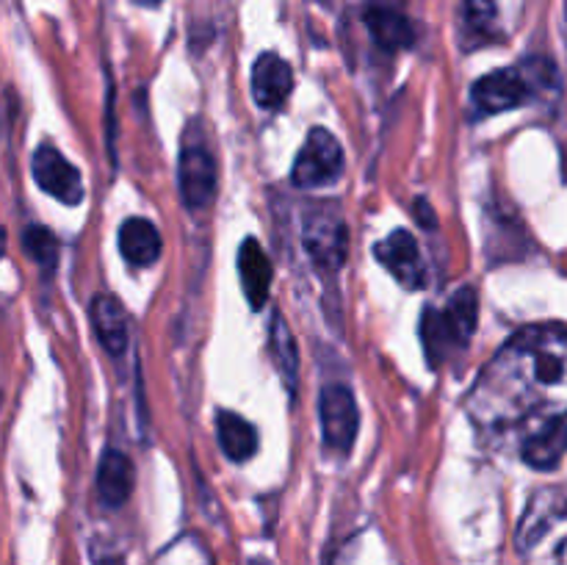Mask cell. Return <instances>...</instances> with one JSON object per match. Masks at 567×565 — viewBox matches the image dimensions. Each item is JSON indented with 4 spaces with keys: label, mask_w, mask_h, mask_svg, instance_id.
I'll list each match as a JSON object with an SVG mask.
<instances>
[{
    "label": "cell",
    "mask_w": 567,
    "mask_h": 565,
    "mask_svg": "<svg viewBox=\"0 0 567 565\" xmlns=\"http://www.w3.org/2000/svg\"><path fill=\"white\" fill-rule=\"evenodd\" d=\"M89 316H92L94 332H97L100 343L105 347V352L120 358L127 349V341H131V319H127V310L114 294H97L92 299V308H89Z\"/></svg>",
    "instance_id": "11"
},
{
    "label": "cell",
    "mask_w": 567,
    "mask_h": 565,
    "mask_svg": "<svg viewBox=\"0 0 567 565\" xmlns=\"http://www.w3.org/2000/svg\"><path fill=\"white\" fill-rule=\"evenodd\" d=\"M33 181L42 192L55 197L64 205H78L83 199V181L81 172L53 147V144H42L33 153Z\"/></svg>",
    "instance_id": "8"
},
{
    "label": "cell",
    "mask_w": 567,
    "mask_h": 565,
    "mask_svg": "<svg viewBox=\"0 0 567 565\" xmlns=\"http://www.w3.org/2000/svg\"><path fill=\"white\" fill-rule=\"evenodd\" d=\"M136 3H142V6H155V3H161V0H136Z\"/></svg>",
    "instance_id": "24"
},
{
    "label": "cell",
    "mask_w": 567,
    "mask_h": 565,
    "mask_svg": "<svg viewBox=\"0 0 567 565\" xmlns=\"http://www.w3.org/2000/svg\"><path fill=\"white\" fill-rule=\"evenodd\" d=\"M319 413H321V432H324V443L330 452L349 454L354 446L360 427L358 402L354 393L349 391L341 382H332L321 391L319 399Z\"/></svg>",
    "instance_id": "6"
},
{
    "label": "cell",
    "mask_w": 567,
    "mask_h": 565,
    "mask_svg": "<svg viewBox=\"0 0 567 565\" xmlns=\"http://www.w3.org/2000/svg\"><path fill=\"white\" fill-rule=\"evenodd\" d=\"M415 210H419V219H421V225L424 227H435V219H432V210H430V203H426V199H419V203H415Z\"/></svg>",
    "instance_id": "22"
},
{
    "label": "cell",
    "mask_w": 567,
    "mask_h": 565,
    "mask_svg": "<svg viewBox=\"0 0 567 565\" xmlns=\"http://www.w3.org/2000/svg\"><path fill=\"white\" fill-rule=\"evenodd\" d=\"M293 92V70L282 55L260 53L252 66V97L260 109H282Z\"/></svg>",
    "instance_id": "10"
},
{
    "label": "cell",
    "mask_w": 567,
    "mask_h": 565,
    "mask_svg": "<svg viewBox=\"0 0 567 565\" xmlns=\"http://www.w3.org/2000/svg\"><path fill=\"white\" fill-rule=\"evenodd\" d=\"M133 480H136V471H133L131 458L125 452H120V449H105L97 465L100 502L105 507H122L131 499Z\"/></svg>",
    "instance_id": "12"
},
{
    "label": "cell",
    "mask_w": 567,
    "mask_h": 565,
    "mask_svg": "<svg viewBox=\"0 0 567 565\" xmlns=\"http://www.w3.org/2000/svg\"><path fill=\"white\" fill-rule=\"evenodd\" d=\"M271 358H275L288 391L293 393V388H297L299 352H297V341H293L291 336V327L286 325V319H282L280 314H277L275 321H271Z\"/></svg>",
    "instance_id": "19"
},
{
    "label": "cell",
    "mask_w": 567,
    "mask_h": 565,
    "mask_svg": "<svg viewBox=\"0 0 567 565\" xmlns=\"http://www.w3.org/2000/svg\"><path fill=\"white\" fill-rule=\"evenodd\" d=\"M524 460L526 465L537 471H554L563 458L567 454V421L565 419H551L535 432V435L526 438L524 443Z\"/></svg>",
    "instance_id": "16"
},
{
    "label": "cell",
    "mask_w": 567,
    "mask_h": 565,
    "mask_svg": "<svg viewBox=\"0 0 567 565\" xmlns=\"http://www.w3.org/2000/svg\"><path fill=\"white\" fill-rule=\"evenodd\" d=\"M567 513V491L565 487H548V491H540L535 499H532L529 510H526L524 521H520L518 530V546L532 548L557 518H563Z\"/></svg>",
    "instance_id": "13"
},
{
    "label": "cell",
    "mask_w": 567,
    "mask_h": 565,
    "mask_svg": "<svg viewBox=\"0 0 567 565\" xmlns=\"http://www.w3.org/2000/svg\"><path fill=\"white\" fill-rule=\"evenodd\" d=\"M177 188H181V199L188 210H203L214 203L216 161L208 144L194 136V131H188L181 161H177Z\"/></svg>",
    "instance_id": "4"
},
{
    "label": "cell",
    "mask_w": 567,
    "mask_h": 565,
    "mask_svg": "<svg viewBox=\"0 0 567 565\" xmlns=\"http://www.w3.org/2000/svg\"><path fill=\"white\" fill-rule=\"evenodd\" d=\"M377 258L380 264L402 282L404 288H424L426 286V266L421 258L419 242L410 230H393L385 242L377 244Z\"/></svg>",
    "instance_id": "9"
},
{
    "label": "cell",
    "mask_w": 567,
    "mask_h": 565,
    "mask_svg": "<svg viewBox=\"0 0 567 565\" xmlns=\"http://www.w3.org/2000/svg\"><path fill=\"white\" fill-rule=\"evenodd\" d=\"M365 25H369L374 42L380 44L382 50H388V53L410 48L415 39L413 22H410L408 14H404L402 9H396V6H369V9H365Z\"/></svg>",
    "instance_id": "15"
},
{
    "label": "cell",
    "mask_w": 567,
    "mask_h": 565,
    "mask_svg": "<svg viewBox=\"0 0 567 565\" xmlns=\"http://www.w3.org/2000/svg\"><path fill=\"white\" fill-rule=\"evenodd\" d=\"M468 410L493 430L567 415V330L526 327L509 338L476 380Z\"/></svg>",
    "instance_id": "1"
},
{
    "label": "cell",
    "mask_w": 567,
    "mask_h": 565,
    "mask_svg": "<svg viewBox=\"0 0 567 565\" xmlns=\"http://www.w3.org/2000/svg\"><path fill=\"white\" fill-rule=\"evenodd\" d=\"M161 233L153 222L142 219V216H131L122 222L120 227V253L127 264L133 266H150L161 258Z\"/></svg>",
    "instance_id": "17"
},
{
    "label": "cell",
    "mask_w": 567,
    "mask_h": 565,
    "mask_svg": "<svg viewBox=\"0 0 567 565\" xmlns=\"http://www.w3.org/2000/svg\"><path fill=\"white\" fill-rule=\"evenodd\" d=\"M532 83H535V78L526 72V66H520V70H496L474 83L471 97H474L476 109L485 111V114H502V111L526 105V100L535 92Z\"/></svg>",
    "instance_id": "7"
},
{
    "label": "cell",
    "mask_w": 567,
    "mask_h": 565,
    "mask_svg": "<svg viewBox=\"0 0 567 565\" xmlns=\"http://www.w3.org/2000/svg\"><path fill=\"white\" fill-rule=\"evenodd\" d=\"M238 275H241V286L244 294H247L249 305L255 310H260L269 299V288H271V260L266 255V249L260 247L258 238H247L238 249Z\"/></svg>",
    "instance_id": "14"
},
{
    "label": "cell",
    "mask_w": 567,
    "mask_h": 565,
    "mask_svg": "<svg viewBox=\"0 0 567 565\" xmlns=\"http://www.w3.org/2000/svg\"><path fill=\"white\" fill-rule=\"evenodd\" d=\"M476 316H480V305H476L474 288H460L443 310H424L421 341H424L430 366L437 369L441 363H446L449 355L457 352L471 341L476 330Z\"/></svg>",
    "instance_id": "2"
},
{
    "label": "cell",
    "mask_w": 567,
    "mask_h": 565,
    "mask_svg": "<svg viewBox=\"0 0 567 565\" xmlns=\"http://www.w3.org/2000/svg\"><path fill=\"white\" fill-rule=\"evenodd\" d=\"M343 172V150L341 142L332 136L327 127H313L293 161L291 181L299 188H321L330 186Z\"/></svg>",
    "instance_id": "3"
},
{
    "label": "cell",
    "mask_w": 567,
    "mask_h": 565,
    "mask_svg": "<svg viewBox=\"0 0 567 565\" xmlns=\"http://www.w3.org/2000/svg\"><path fill=\"white\" fill-rule=\"evenodd\" d=\"M305 249L313 264L324 271H338L349 255V227L336 208L310 210L305 219Z\"/></svg>",
    "instance_id": "5"
},
{
    "label": "cell",
    "mask_w": 567,
    "mask_h": 565,
    "mask_svg": "<svg viewBox=\"0 0 567 565\" xmlns=\"http://www.w3.org/2000/svg\"><path fill=\"white\" fill-rule=\"evenodd\" d=\"M216 432H219L221 452L233 463H247L258 452V430L244 415L233 413V410H221L216 415Z\"/></svg>",
    "instance_id": "18"
},
{
    "label": "cell",
    "mask_w": 567,
    "mask_h": 565,
    "mask_svg": "<svg viewBox=\"0 0 567 565\" xmlns=\"http://www.w3.org/2000/svg\"><path fill=\"white\" fill-rule=\"evenodd\" d=\"M465 37L491 39L496 33V0H465L463 3Z\"/></svg>",
    "instance_id": "20"
},
{
    "label": "cell",
    "mask_w": 567,
    "mask_h": 565,
    "mask_svg": "<svg viewBox=\"0 0 567 565\" xmlns=\"http://www.w3.org/2000/svg\"><path fill=\"white\" fill-rule=\"evenodd\" d=\"M3 253H6V230L3 225H0V258H3Z\"/></svg>",
    "instance_id": "23"
},
{
    "label": "cell",
    "mask_w": 567,
    "mask_h": 565,
    "mask_svg": "<svg viewBox=\"0 0 567 565\" xmlns=\"http://www.w3.org/2000/svg\"><path fill=\"white\" fill-rule=\"evenodd\" d=\"M22 249H25L28 258L39 266H53L59 258V242H55L53 233L42 225H31L22 233Z\"/></svg>",
    "instance_id": "21"
}]
</instances>
